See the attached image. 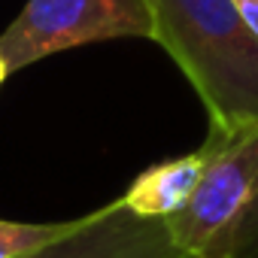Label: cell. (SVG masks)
<instances>
[{"mask_svg": "<svg viewBox=\"0 0 258 258\" xmlns=\"http://www.w3.org/2000/svg\"><path fill=\"white\" fill-rule=\"evenodd\" d=\"M28 258H185L170 240L167 222L140 219L118 198L79 216L76 228Z\"/></svg>", "mask_w": 258, "mask_h": 258, "instance_id": "cell-4", "label": "cell"}, {"mask_svg": "<svg viewBox=\"0 0 258 258\" xmlns=\"http://www.w3.org/2000/svg\"><path fill=\"white\" fill-rule=\"evenodd\" d=\"M10 76V64L4 61V55H0V85H4V79Z\"/></svg>", "mask_w": 258, "mask_h": 258, "instance_id": "cell-9", "label": "cell"}, {"mask_svg": "<svg viewBox=\"0 0 258 258\" xmlns=\"http://www.w3.org/2000/svg\"><path fill=\"white\" fill-rule=\"evenodd\" d=\"M207 164L188 204L167 219L185 258H225V249L258 195V124L237 134H207Z\"/></svg>", "mask_w": 258, "mask_h": 258, "instance_id": "cell-2", "label": "cell"}, {"mask_svg": "<svg viewBox=\"0 0 258 258\" xmlns=\"http://www.w3.org/2000/svg\"><path fill=\"white\" fill-rule=\"evenodd\" d=\"M79 216L70 222H13L0 219V258H28L52 243L64 240L76 228Z\"/></svg>", "mask_w": 258, "mask_h": 258, "instance_id": "cell-6", "label": "cell"}, {"mask_svg": "<svg viewBox=\"0 0 258 258\" xmlns=\"http://www.w3.org/2000/svg\"><path fill=\"white\" fill-rule=\"evenodd\" d=\"M225 258H258V195L252 201V207L246 210L240 228L234 231Z\"/></svg>", "mask_w": 258, "mask_h": 258, "instance_id": "cell-7", "label": "cell"}, {"mask_svg": "<svg viewBox=\"0 0 258 258\" xmlns=\"http://www.w3.org/2000/svg\"><path fill=\"white\" fill-rule=\"evenodd\" d=\"M127 37L152 40L146 0H28L0 34V55L16 73L76 46Z\"/></svg>", "mask_w": 258, "mask_h": 258, "instance_id": "cell-3", "label": "cell"}, {"mask_svg": "<svg viewBox=\"0 0 258 258\" xmlns=\"http://www.w3.org/2000/svg\"><path fill=\"white\" fill-rule=\"evenodd\" d=\"M204 164H207V158H204L201 149H195L188 155H179V158L158 161V164L146 167L131 185H127L118 201L140 219L167 222L170 216H176L188 204V198H191V191H195V185L204 173Z\"/></svg>", "mask_w": 258, "mask_h": 258, "instance_id": "cell-5", "label": "cell"}, {"mask_svg": "<svg viewBox=\"0 0 258 258\" xmlns=\"http://www.w3.org/2000/svg\"><path fill=\"white\" fill-rule=\"evenodd\" d=\"M158 43L198 91L210 134L258 124V37L234 0H146Z\"/></svg>", "mask_w": 258, "mask_h": 258, "instance_id": "cell-1", "label": "cell"}, {"mask_svg": "<svg viewBox=\"0 0 258 258\" xmlns=\"http://www.w3.org/2000/svg\"><path fill=\"white\" fill-rule=\"evenodd\" d=\"M234 7L243 16V22L249 25V31L258 37V0H234Z\"/></svg>", "mask_w": 258, "mask_h": 258, "instance_id": "cell-8", "label": "cell"}]
</instances>
